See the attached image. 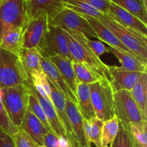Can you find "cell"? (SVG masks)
I'll list each match as a JSON object with an SVG mask.
<instances>
[{
    "mask_svg": "<svg viewBox=\"0 0 147 147\" xmlns=\"http://www.w3.org/2000/svg\"><path fill=\"white\" fill-rule=\"evenodd\" d=\"M106 52L112 53L120 62L122 69L129 70V71L139 72V73H146L147 65L139 57L131 54L119 51L116 49L109 47L106 49Z\"/></svg>",
    "mask_w": 147,
    "mask_h": 147,
    "instance_id": "cell-22",
    "label": "cell"
},
{
    "mask_svg": "<svg viewBox=\"0 0 147 147\" xmlns=\"http://www.w3.org/2000/svg\"><path fill=\"white\" fill-rule=\"evenodd\" d=\"M48 80V79H47ZM49 81V80H48ZM49 84L51 88V101L56 111L59 119L62 123L65 132L66 139L68 141L71 147H76L74 136L72 131L71 126L69 121L68 116L66 111V98L64 95L49 81Z\"/></svg>",
    "mask_w": 147,
    "mask_h": 147,
    "instance_id": "cell-14",
    "label": "cell"
},
{
    "mask_svg": "<svg viewBox=\"0 0 147 147\" xmlns=\"http://www.w3.org/2000/svg\"><path fill=\"white\" fill-rule=\"evenodd\" d=\"M81 1L87 3L103 14H109L111 5V1L109 0H81Z\"/></svg>",
    "mask_w": 147,
    "mask_h": 147,
    "instance_id": "cell-37",
    "label": "cell"
},
{
    "mask_svg": "<svg viewBox=\"0 0 147 147\" xmlns=\"http://www.w3.org/2000/svg\"><path fill=\"white\" fill-rule=\"evenodd\" d=\"M37 147H45V146L44 145H39V146Z\"/></svg>",
    "mask_w": 147,
    "mask_h": 147,
    "instance_id": "cell-41",
    "label": "cell"
},
{
    "mask_svg": "<svg viewBox=\"0 0 147 147\" xmlns=\"http://www.w3.org/2000/svg\"><path fill=\"white\" fill-rule=\"evenodd\" d=\"M0 1H1V0H0Z\"/></svg>",
    "mask_w": 147,
    "mask_h": 147,
    "instance_id": "cell-43",
    "label": "cell"
},
{
    "mask_svg": "<svg viewBox=\"0 0 147 147\" xmlns=\"http://www.w3.org/2000/svg\"><path fill=\"white\" fill-rule=\"evenodd\" d=\"M41 65L43 73H45L49 81L53 83L64 95L66 99L71 100L77 104L76 97L67 87V84L64 81L55 65L49 59L41 57Z\"/></svg>",
    "mask_w": 147,
    "mask_h": 147,
    "instance_id": "cell-17",
    "label": "cell"
},
{
    "mask_svg": "<svg viewBox=\"0 0 147 147\" xmlns=\"http://www.w3.org/2000/svg\"><path fill=\"white\" fill-rule=\"evenodd\" d=\"M27 83L28 78L19 56L0 48V89Z\"/></svg>",
    "mask_w": 147,
    "mask_h": 147,
    "instance_id": "cell-5",
    "label": "cell"
},
{
    "mask_svg": "<svg viewBox=\"0 0 147 147\" xmlns=\"http://www.w3.org/2000/svg\"><path fill=\"white\" fill-rule=\"evenodd\" d=\"M147 24V7L142 0H109Z\"/></svg>",
    "mask_w": 147,
    "mask_h": 147,
    "instance_id": "cell-27",
    "label": "cell"
},
{
    "mask_svg": "<svg viewBox=\"0 0 147 147\" xmlns=\"http://www.w3.org/2000/svg\"><path fill=\"white\" fill-rule=\"evenodd\" d=\"M113 100L115 115L123 127L129 129L131 123L147 120V117L139 110L129 90L114 92Z\"/></svg>",
    "mask_w": 147,
    "mask_h": 147,
    "instance_id": "cell-6",
    "label": "cell"
},
{
    "mask_svg": "<svg viewBox=\"0 0 147 147\" xmlns=\"http://www.w3.org/2000/svg\"><path fill=\"white\" fill-rule=\"evenodd\" d=\"M108 15L123 27L131 29L147 37V24L114 3L111 2Z\"/></svg>",
    "mask_w": 147,
    "mask_h": 147,
    "instance_id": "cell-15",
    "label": "cell"
},
{
    "mask_svg": "<svg viewBox=\"0 0 147 147\" xmlns=\"http://www.w3.org/2000/svg\"><path fill=\"white\" fill-rule=\"evenodd\" d=\"M134 100L139 110L147 117V74L142 73L139 80L130 90Z\"/></svg>",
    "mask_w": 147,
    "mask_h": 147,
    "instance_id": "cell-25",
    "label": "cell"
},
{
    "mask_svg": "<svg viewBox=\"0 0 147 147\" xmlns=\"http://www.w3.org/2000/svg\"><path fill=\"white\" fill-rule=\"evenodd\" d=\"M99 21L109 28L119 40L133 53L144 62H147V37L123 27L110 16L104 14Z\"/></svg>",
    "mask_w": 147,
    "mask_h": 147,
    "instance_id": "cell-2",
    "label": "cell"
},
{
    "mask_svg": "<svg viewBox=\"0 0 147 147\" xmlns=\"http://www.w3.org/2000/svg\"><path fill=\"white\" fill-rule=\"evenodd\" d=\"M57 139L58 136L53 131H50L44 138V146L45 147H58Z\"/></svg>",
    "mask_w": 147,
    "mask_h": 147,
    "instance_id": "cell-38",
    "label": "cell"
},
{
    "mask_svg": "<svg viewBox=\"0 0 147 147\" xmlns=\"http://www.w3.org/2000/svg\"><path fill=\"white\" fill-rule=\"evenodd\" d=\"M86 42L91 51L97 56L98 57L106 52V48L104 44L101 41H96V40H92L86 37L85 38Z\"/></svg>",
    "mask_w": 147,
    "mask_h": 147,
    "instance_id": "cell-36",
    "label": "cell"
},
{
    "mask_svg": "<svg viewBox=\"0 0 147 147\" xmlns=\"http://www.w3.org/2000/svg\"><path fill=\"white\" fill-rule=\"evenodd\" d=\"M107 147H109V146H107Z\"/></svg>",
    "mask_w": 147,
    "mask_h": 147,
    "instance_id": "cell-42",
    "label": "cell"
},
{
    "mask_svg": "<svg viewBox=\"0 0 147 147\" xmlns=\"http://www.w3.org/2000/svg\"><path fill=\"white\" fill-rule=\"evenodd\" d=\"M77 106L82 116L84 119H89L96 117L92 105L90 90L89 84L78 83L76 92Z\"/></svg>",
    "mask_w": 147,
    "mask_h": 147,
    "instance_id": "cell-21",
    "label": "cell"
},
{
    "mask_svg": "<svg viewBox=\"0 0 147 147\" xmlns=\"http://www.w3.org/2000/svg\"><path fill=\"white\" fill-rule=\"evenodd\" d=\"M25 1H26V0H25Z\"/></svg>",
    "mask_w": 147,
    "mask_h": 147,
    "instance_id": "cell-44",
    "label": "cell"
},
{
    "mask_svg": "<svg viewBox=\"0 0 147 147\" xmlns=\"http://www.w3.org/2000/svg\"><path fill=\"white\" fill-rule=\"evenodd\" d=\"M48 59L57 67L63 79L67 84V87L76 96V88L79 82L76 78L71 60L60 55L53 56Z\"/></svg>",
    "mask_w": 147,
    "mask_h": 147,
    "instance_id": "cell-20",
    "label": "cell"
},
{
    "mask_svg": "<svg viewBox=\"0 0 147 147\" xmlns=\"http://www.w3.org/2000/svg\"><path fill=\"white\" fill-rule=\"evenodd\" d=\"M62 29L67 38L73 60L83 63L102 78L109 80V65L105 64L89 48L85 40L86 36L67 29Z\"/></svg>",
    "mask_w": 147,
    "mask_h": 147,
    "instance_id": "cell-1",
    "label": "cell"
},
{
    "mask_svg": "<svg viewBox=\"0 0 147 147\" xmlns=\"http://www.w3.org/2000/svg\"><path fill=\"white\" fill-rule=\"evenodd\" d=\"M48 26L47 16L27 21L23 27L22 48H40L44 42Z\"/></svg>",
    "mask_w": 147,
    "mask_h": 147,
    "instance_id": "cell-10",
    "label": "cell"
},
{
    "mask_svg": "<svg viewBox=\"0 0 147 147\" xmlns=\"http://www.w3.org/2000/svg\"><path fill=\"white\" fill-rule=\"evenodd\" d=\"M15 147H37L38 144L24 131L19 129L18 131L11 136Z\"/></svg>",
    "mask_w": 147,
    "mask_h": 147,
    "instance_id": "cell-35",
    "label": "cell"
},
{
    "mask_svg": "<svg viewBox=\"0 0 147 147\" xmlns=\"http://www.w3.org/2000/svg\"><path fill=\"white\" fill-rule=\"evenodd\" d=\"M1 100L11 121L20 128L29 106L30 91L27 84L1 88Z\"/></svg>",
    "mask_w": 147,
    "mask_h": 147,
    "instance_id": "cell-3",
    "label": "cell"
},
{
    "mask_svg": "<svg viewBox=\"0 0 147 147\" xmlns=\"http://www.w3.org/2000/svg\"><path fill=\"white\" fill-rule=\"evenodd\" d=\"M119 121L116 115L103 121L101 136L102 147L109 146L113 143L119 131Z\"/></svg>",
    "mask_w": 147,
    "mask_h": 147,
    "instance_id": "cell-29",
    "label": "cell"
},
{
    "mask_svg": "<svg viewBox=\"0 0 147 147\" xmlns=\"http://www.w3.org/2000/svg\"><path fill=\"white\" fill-rule=\"evenodd\" d=\"M0 147H15L11 136L0 129Z\"/></svg>",
    "mask_w": 147,
    "mask_h": 147,
    "instance_id": "cell-39",
    "label": "cell"
},
{
    "mask_svg": "<svg viewBox=\"0 0 147 147\" xmlns=\"http://www.w3.org/2000/svg\"><path fill=\"white\" fill-rule=\"evenodd\" d=\"M66 111L76 147H91V144L88 141L85 133L83 117L79 111L77 104L66 99Z\"/></svg>",
    "mask_w": 147,
    "mask_h": 147,
    "instance_id": "cell-12",
    "label": "cell"
},
{
    "mask_svg": "<svg viewBox=\"0 0 147 147\" xmlns=\"http://www.w3.org/2000/svg\"><path fill=\"white\" fill-rule=\"evenodd\" d=\"M28 86L29 88H30V90L32 93H34V94L37 97V100H38L39 103L41 105L51 130L58 137L66 138L65 132L64 129H63V126H62L61 122H60V119H59L58 116H57V113H56V111L55 109L54 106H53V103L48 99L42 97L41 95L39 94V93L34 88V87L32 84L31 82H28Z\"/></svg>",
    "mask_w": 147,
    "mask_h": 147,
    "instance_id": "cell-18",
    "label": "cell"
},
{
    "mask_svg": "<svg viewBox=\"0 0 147 147\" xmlns=\"http://www.w3.org/2000/svg\"><path fill=\"white\" fill-rule=\"evenodd\" d=\"M49 24L80 33L88 39L90 37L98 38L96 33L83 15L67 8L63 9Z\"/></svg>",
    "mask_w": 147,
    "mask_h": 147,
    "instance_id": "cell-9",
    "label": "cell"
},
{
    "mask_svg": "<svg viewBox=\"0 0 147 147\" xmlns=\"http://www.w3.org/2000/svg\"><path fill=\"white\" fill-rule=\"evenodd\" d=\"M0 129L9 136H13L19 131V129L11 121L1 100V91L0 89Z\"/></svg>",
    "mask_w": 147,
    "mask_h": 147,
    "instance_id": "cell-33",
    "label": "cell"
},
{
    "mask_svg": "<svg viewBox=\"0 0 147 147\" xmlns=\"http://www.w3.org/2000/svg\"><path fill=\"white\" fill-rule=\"evenodd\" d=\"M57 146H58V147H71L67 139L64 137H58Z\"/></svg>",
    "mask_w": 147,
    "mask_h": 147,
    "instance_id": "cell-40",
    "label": "cell"
},
{
    "mask_svg": "<svg viewBox=\"0 0 147 147\" xmlns=\"http://www.w3.org/2000/svg\"><path fill=\"white\" fill-rule=\"evenodd\" d=\"M30 96H29V108H30V110L32 111V112L38 118L39 120L43 123V125H44L49 131H52L51 129H50V125H49L48 122H47V119H46L44 111H43L40 103H39L37 97H36L35 95L34 94V93H32L30 90Z\"/></svg>",
    "mask_w": 147,
    "mask_h": 147,
    "instance_id": "cell-34",
    "label": "cell"
},
{
    "mask_svg": "<svg viewBox=\"0 0 147 147\" xmlns=\"http://www.w3.org/2000/svg\"><path fill=\"white\" fill-rule=\"evenodd\" d=\"M72 65H73L76 78L79 83L91 84L99 80H104L83 63L73 60Z\"/></svg>",
    "mask_w": 147,
    "mask_h": 147,
    "instance_id": "cell-30",
    "label": "cell"
},
{
    "mask_svg": "<svg viewBox=\"0 0 147 147\" xmlns=\"http://www.w3.org/2000/svg\"><path fill=\"white\" fill-rule=\"evenodd\" d=\"M37 50L44 58L60 55L73 61L65 34L58 26L49 24L44 42Z\"/></svg>",
    "mask_w": 147,
    "mask_h": 147,
    "instance_id": "cell-8",
    "label": "cell"
},
{
    "mask_svg": "<svg viewBox=\"0 0 147 147\" xmlns=\"http://www.w3.org/2000/svg\"><path fill=\"white\" fill-rule=\"evenodd\" d=\"M109 147H136L131 134L130 128L126 129L119 123L117 135Z\"/></svg>",
    "mask_w": 147,
    "mask_h": 147,
    "instance_id": "cell-32",
    "label": "cell"
},
{
    "mask_svg": "<svg viewBox=\"0 0 147 147\" xmlns=\"http://www.w3.org/2000/svg\"><path fill=\"white\" fill-rule=\"evenodd\" d=\"M83 16L86 18L88 22L90 24L93 30L96 33L98 36V39L107 43L109 47L116 49L119 51H122L124 52V53H129V54L133 55V53L119 40V38L109 28H107L104 24H102L99 20L93 18V17H88V16Z\"/></svg>",
    "mask_w": 147,
    "mask_h": 147,
    "instance_id": "cell-19",
    "label": "cell"
},
{
    "mask_svg": "<svg viewBox=\"0 0 147 147\" xmlns=\"http://www.w3.org/2000/svg\"><path fill=\"white\" fill-rule=\"evenodd\" d=\"M27 21L25 0L0 1V41L7 30L24 27Z\"/></svg>",
    "mask_w": 147,
    "mask_h": 147,
    "instance_id": "cell-7",
    "label": "cell"
},
{
    "mask_svg": "<svg viewBox=\"0 0 147 147\" xmlns=\"http://www.w3.org/2000/svg\"><path fill=\"white\" fill-rule=\"evenodd\" d=\"M142 73L129 71L117 66H109V80L114 92L130 91L136 85Z\"/></svg>",
    "mask_w": 147,
    "mask_h": 147,
    "instance_id": "cell-13",
    "label": "cell"
},
{
    "mask_svg": "<svg viewBox=\"0 0 147 147\" xmlns=\"http://www.w3.org/2000/svg\"><path fill=\"white\" fill-rule=\"evenodd\" d=\"M19 129L27 132L39 145H44V138L50 131L27 107Z\"/></svg>",
    "mask_w": 147,
    "mask_h": 147,
    "instance_id": "cell-16",
    "label": "cell"
},
{
    "mask_svg": "<svg viewBox=\"0 0 147 147\" xmlns=\"http://www.w3.org/2000/svg\"><path fill=\"white\" fill-rule=\"evenodd\" d=\"M92 105L97 119L105 121L114 116V90L108 79L89 84Z\"/></svg>",
    "mask_w": 147,
    "mask_h": 147,
    "instance_id": "cell-4",
    "label": "cell"
},
{
    "mask_svg": "<svg viewBox=\"0 0 147 147\" xmlns=\"http://www.w3.org/2000/svg\"><path fill=\"white\" fill-rule=\"evenodd\" d=\"M103 121L96 117L87 120L83 119L85 133L88 141L93 144L96 147H102L101 136L103 129Z\"/></svg>",
    "mask_w": 147,
    "mask_h": 147,
    "instance_id": "cell-26",
    "label": "cell"
},
{
    "mask_svg": "<svg viewBox=\"0 0 147 147\" xmlns=\"http://www.w3.org/2000/svg\"><path fill=\"white\" fill-rule=\"evenodd\" d=\"M63 4L65 8L69 9L81 15L88 16L96 20H99L104 14L81 0H63Z\"/></svg>",
    "mask_w": 147,
    "mask_h": 147,
    "instance_id": "cell-28",
    "label": "cell"
},
{
    "mask_svg": "<svg viewBox=\"0 0 147 147\" xmlns=\"http://www.w3.org/2000/svg\"><path fill=\"white\" fill-rule=\"evenodd\" d=\"M27 20L47 16L49 23L65 8L63 0H26Z\"/></svg>",
    "mask_w": 147,
    "mask_h": 147,
    "instance_id": "cell-11",
    "label": "cell"
},
{
    "mask_svg": "<svg viewBox=\"0 0 147 147\" xmlns=\"http://www.w3.org/2000/svg\"><path fill=\"white\" fill-rule=\"evenodd\" d=\"M129 128L136 147H147V120L131 123Z\"/></svg>",
    "mask_w": 147,
    "mask_h": 147,
    "instance_id": "cell-31",
    "label": "cell"
},
{
    "mask_svg": "<svg viewBox=\"0 0 147 147\" xmlns=\"http://www.w3.org/2000/svg\"><path fill=\"white\" fill-rule=\"evenodd\" d=\"M23 27H15L7 30L0 41V48L19 56L22 49Z\"/></svg>",
    "mask_w": 147,
    "mask_h": 147,
    "instance_id": "cell-24",
    "label": "cell"
},
{
    "mask_svg": "<svg viewBox=\"0 0 147 147\" xmlns=\"http://www.w3.org/2000/svg\"><path fill=\"white\" fill-rule=\"evenodd\" d=\"M19 57L26 75L30 80L32 74L35 72H42L41 55L36 48H22Z\"/></svg>",
    "mask_w": 147,
    "mask_h": 147,
    "instance_id": "cell-23",
    "label": "cell"
}]
</instances>
